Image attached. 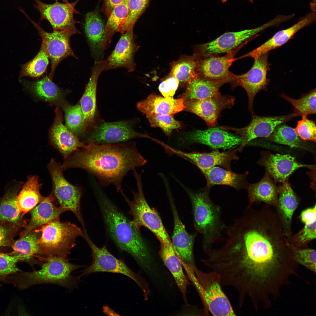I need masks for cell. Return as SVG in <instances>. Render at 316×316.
<instances>
[{
    "label": "cell",
    "mask_w": 316,
    "mask_h": 316,
    "mask_svg": "<svg viewBox=\"0 0 316 316\" xmlns=\"http://www.w3.org/2000/svg\"><path fill=\"white\" fill-rule=\"evenodd\" d=\"M226 227L225 244L214 248L212 255L238 276L253 281H266L293 261L273 208H247Z\"/></svg>",
    "instance_id": "6da1fadb"
},
{
    "label": "cell",
    "mask_w": 316,
    "mask_h": 316,
    "mask_svg": "<svg viewBox=\"0 0 316 316\" xmlns=\"http://www.w3.org/2000/svg\"><path fill=\"white\" fill-rule=\"evenodd\" d=\"M88 142L86 148L80 149L66 159L62 166L64 170L72 168L86 170L97 178L101 187L112 185L120 192L128 173L147 162L134 142L103 144Z\"/></svg>",
    "instance_id": "7a4b0ae2"
},
{
    "label": "cell",
    "mask_w": 316,
    "mask_h": 316,
    "mask_svg": "<svg viewBox=\"0 0 316 316\" xmlns=\"http://www.w3.org/2000/svg\"><path fill=\"white\" fill-rule=\"evenodd\" d=\"M100 203L108 232L118 246L131 255L145 272L152 275L156 265L140 232L106 195L98 184L93 188Z\"/></svg>",
    "instance_id": "3957f363"
},
{
    "label": "cell",
    "mask_w": 316,
    "mask_h": 316,
    "mask_svg": "<svg viewBox=\"0 0 316 316\" xmlns=\"http://www.w3.org/2000/svg\"><path fill=\"white\" fill-rule=\"evenodd\" d=\"M41 269L31 272H18L8 276L4 282L11 284L20 290L35 285L53 284L62 286L70 291L78 287V277L72 276L74 271L83 267L70 263L66 257H47Z\"/></svg>",
    "instance_id": "277c9868"
},
{
    "label": "cell",
    "mask_w": 316,
    "mask_h": 316,
    "mask_svg": "<svg viewBox=\"0 0 316 316\" xmlns=\"http://www.w3.org/2000/svg\"><path fill=\"white\" fill-rule=\"evenodd\" d=\"M175 179L190 200L194 226L202 235L204 251L212 247L216 242L224 241L222 232L227 226L221 219V208L211 200L208 189L195 191L185 186L177 178Z\"/></svg>",
    "instance_id": "5b68a950"
},
{
    "label": "cell",
    "mask_w": 316,
    "mask_h": 316,
    "mask_svg": "<svg viewBox=\"0 0 316 316\" xmlns=\"http://www.w3.org/2000/svg\"><path fill=\"white\" fill-rule=\"evenodd\" d=\"M181 262L189 280L195 287L203 306L205 315L209 312L214 316H231L236 314L221 288V278L217 272H204L196 265Z\"/></svg>",
    "instance_id": "8992f818"
},
{
    "label": "cell",
    "mask_w": 316,
    "mask_h": 316,
    "mask_svg": "<svg viewBox=\"0 0 316 316\" xmlns=\"http://www.w3.org/2000/svg\"><path fill=\"white\" fill-rule=\"evenodd\" d=\"M40 227L39 254L47 257H66L75 246L76 239L83 235L80 228L69 222H62L59 217Z\"/></svg>",
    "instance_id": "52a82bcc"
},
{
    "label": "cell",
    "mask_w": 316,
    "mask_h": 316,
    "mask_svg": "<svg viewBox=\"0 0 316 316\" xmlns=\"http://www.w3.org/2000/svg\"><path fill=\"white\" fill-rule=\"evenodd\" d=\"M133 175L136 181L137 190L132 191L133 199L131 200L121 189L120 192L130 208L129 213L132 216V224L140 232L142 226L146 227L162 241L172 245L169 236L157 212L150 207L144 196L141 179L144 171L139 174L135 169Z\"/></svg>",
    "instance_id": "ba28073f"
},
{
    "label": "cell",
    "mask_w": 316,
    "mask_h": 316,
    "mask_svg": "<svg viewBox=\"0 0 316 316\" xmlns=\"http://www.w3.org/2000/svg\"><path fill=\"white\" fill-rule=\"evenodd\" d=\"M83 236L87 243L92 258L90 265L82 271L78 277L93 273L107 272L122 274L132 279L142 291L144 300H147L150 291L149 285L145 279L130 268L123 261L118 259L111 253L106 245L99 248L90 239L85 230H83Z\"/></svg>",
    "instance_id": "9c48e42d"
},
{
    "label": "cell",
    "mask_w": 316,
    "mask_h": 316,
    "mask_svg": "<svg viewBox=\"0 0 316 316\" xmlns=\"http://www.w3.org/2000/svg\"><path fill=\"white\" fill-rule=\"evenodd\" d=\"M53 184V192L60 207L66 211L73 212L84 228L85 224L80 211L82 190L69 183L65 178L62 164L51 159L47 166Z\"/></svg>",
    "instance_id": "30bf717a"
},
{
    "label": "cell",
    "mask_w": 316,
    "mask_h": 316,
    "mask_svg": "<svg viewBox=\"0 0 316 316\" xmlns=\"http://www.w3.org/2000/svg\"><path fill=\"white\" fill-rule=\"evenodd\" d=\"M272 25L270 21L257 28L225 32L212 41L198 45L195 55L200 59H203L240 49L251 38Z\"/></svg>",
    "instance_id": "8fae6325"
},
{
    "label": "cell",
    "mask_w": 316,
    "mask_h": 316,
    "mask_svg": "<svg viewBox=\"0 0 316 316\" xmlns=\"http://www.w3.org/2000/svg\"><path fill=\"white\" fill-rule=\"evenodd\" d=\"M24 14L37 30L45 45L51 60V70L49 77L52 80L56 68L60 62L69 56L77 58L71 47L70 40L72 35L80 32L76 28L48 32Z\"/></svg>",
    "instance_id": "7c38bea8"
},
{
    "label": "cell",
    "mask_w": 316,
    "mask_h": 316,
    "mask_svg": "<svg viewBox=\"0 0 316 316\" xmlns=\"http://www.w3.org/2000/svg\"><path fill=\"white\" fill-rule=\"evenodd\" d=\"M296 116L294 113L279 116H261L253 114L250 123L246 126L238 128L224 126L220 128L224 130L234 131L240 136L241 141L238 149L241 152L252 140L259 138H268L277 126Z\"/></svg>",
    "instance_id": "4fadbf2b"
},
{
    "label": "cell",
    "mask_w": 316,
    "mask_h": 316,
    "mask_svg": "<svg viewBox=\"0 0 316 316\" xmlns=\"http://www.w3.org/2000/svg\"><path fill=\"white\" fill-rule=\"evenodd\" d=\"M268 53L255 59L252 67L246 73L236 75L233 87H242L247 93L248 101V109L254 114L253 102L256 94L261 90H265L269 83L267 74L269 69L268 61Z\"/></svg>",
    "instance_id": "5bb4252c"
},
{
    "label": "cell",
    "mask_w": 316,
    "mask_h": 316,
    "mask_svg": "<svg viewBox=\"0 0 316 316\" xmlns=\"http://www.w3.org/2000/svg\"><path fill=\"white\" fill-rule=\"evenodd\" d=\"M80 0L69 3H62L57 1L51 4L44 3L39 0H34V6L39 12L40 20H47L53 31H63L76 28L75 24L78 21L74 18L75 14L79 13L75 8Z\"/></svg>",
    "instance_id": "9a60e30c"
},
{
    "label": "cell",
    "mask_w": 316,
    "mask_h": 316,
    "mask_svg": "<svg viewBox=\"0 0 316 316\" xmlns=\"http://www.w3.org/2000/svg\"><path fill=\"white\" fill-rule=\"evenodd\" d=\"M181 145L187 146L195 143L205 145L215 149H232L240 145L241 139L226 130L217 127L197 130L190 133L182 138Z\"/></svg>",
    "instance_id": "2e32d148"
},
{
    "label": "cell",
    "mask_w": 316,
    "mask_h": 316,
    "mask_svg": "<svg viewBox=\"0 0 316 316\" xmlns=\"http://www.w3.org/2000/svg\"><path fill=\"white\" fill-rule=\"evenodd\" d=\"M235 101L233 96L221 95L212 98L191 99L184 101V110L200 117L209 127H212L216 126L221 111L231 108Z\"/></svg>",
    "instance_id": "e0dca14e"
},
{
    "label": "cell",
    "mask_w": 316,
    "mask_h": 316,
    "mask_svg": "<svg viewBox=\"0 0 316 316\" xmlns=\"http://www.w3.org/2000/svg\"><path fill=\"white\" fill-rule=\"evenodd\" d=\"M236 150L225 152L214 150L210 152H187L168 145L165 147V152L170 156L176 155L194 164L202 172L215 166H219L226 169L231 170L230 164L233 160L238 159Z\"/></svg>",
    "instance_id": "ac0fdd59"
},
{
    "label": "cell",
    "mask_w": 316,
    "mask_h": 316,
    "mask_svg": "<svg viewBox=\"0 0 316 316\" xmlns=\"http://www.w3.org/2000/svg\"><path fill=\"white\" fill-rule=\"evenodd\" d=\"M240 49H237L225 55L219 56H212L200 59L198 64L199 77L215 81L226 80L233 84L236 75L229 69L233 62L236 60L234 57Z\"/></svg>",
    "instance_id": "d6986e66"
},
{
    "label": "cell",
    "mask_w": 316,
    "mask_h": 316,
    "mask_svg": "<svg viewBox=\"0 0 316 316\" xmlns=\"http://www.w3.org/2000/svg\"><path fill=\"white\" fill-rule=\"evenodd\" d=\"M146 137L145 135L135 130L128 121L103 122L95 126L88 142L99 144L114 143Z\"/></svg>",
    "instance_id": "ffe728a7"
},
{
    "label": "cell",
    "mask_w": 316,
    "mask_h": 316,
    "mask_svg": "<svg viewBox=\"0 0 316 316\" xmlns=\"http://www.w3.org/2000/svg\"><path fill=\"white\" fill-rule=\"evenodd\" d=\"M258 163L264 166L266 172L275 182L286 181L293 172L302 167L314 168L315 166L302 164L289 154L262 152Z\"/></svg>",
    "instance_id": "44dd1931"
},
{
    "label": "cell",
    "mask_w": 316,
    "mask_h": 316,
    "mask_svg": "<svg viewBox=\"0 0 316 316\" xmlns=\"http://www.w3.org/2000/svg\"><path fill=\"white\" fill-rule=\"evenodd\" d=\"M167 193L174 218V230L171 241L172 247L183 262L189 265L195 266L193 248L196 234H190L187 232L179 217L171 191Z\"/></svg>",
    "instance_id": "7402d4cb"
},
{
    "label": "cell",
    "mask_w": 316,
    "mask_h": 316,
    "mask_svg": "<svg viewBox=\"0 0 316 316\" xmlns=\"http://www.w3.org/2000/svg\"><path fill=\"white\" fill-rule=\"evenodd\" d=\"M134 27L130 26L121 34L114 49L106 60L107 65L105 70L120 68H126L129 72L135 70L134 56L138 47L135 42Z\"/></svg>",
    "instance_id": "603a6c76"
},
{
    "label": "cell",
    "mask_w": 316,
    "mask_h": 316,
    "mask_svg": "<svg viewBox=\"0 0 316 316\" xmlns=\"http://www.w3.org/2000/svg\"><path fill=\"white\" fill-rule=\"evenodd\" d=\"M55 117L50 133L51 142L66 159L80 148L87 147L63 124L62 113L58 108L55 110Z\"/></svg>",
    "instance_id": "cb8c5ba5"
},
{
    "label": "cell",
    "mask_w": 316,
    "mask_h": 316,
    "mask_svg": "<svg viewBox=\"0 0 316 316\" xmlns=\"http://www.w3.org/2000/svg\"><path fill=\"white\" fill-rule=\"evenodd\" d=\"M23 184L13 180L6 185L4 194L0 198V223L10 224L19 228L27 226L23 219L24 215L18 209L16 202Z\"/></svg>",
    "instance_id": "d4e9b609"
},
{
    "label": "cell",
    "mask_w": 316,
    "mask_h": 316,
    "mask_svg": "<svg viewBox=\"0 0 316 316\" xmlns=\"http://www.w3.org/2000/svg\"><path fill=\"white\" fill-rule=\"evenodd\" d=\"M299 202V200L289 184L286 181L282 182L278 187V205L275 210L285 237L292 234V217Z\"/></svg>",
    "instance_id": "484cf974"
},
{
    "label": "cell",
    "mask_w": 316,
    "mask_h": 316,
    "mask_svg": "<svg viewBox=\"0 0 316 316\" xmlns=\"http://www.w3.org/2000/svg\"><path fill=\"white\" fill-rule=\"evenodd\" d=\"M107 65L106 60L95 62L92 73L80 100L83 116L84 130L94 123L96 110V90L99 78Z\"/></svg>",
    "instance_id": "4316f807"
},
{
    "label": "cell",
    "mask_w": 316,
    "mask_h": 316,
    "mask_svg": "<svg viewBox=\"0 0 316 316\" xmlns=\"http://www.w3.org/2000/svg\"><path fill=\"white\" fill-rule=\"evenodd\" d=\"M315 12L309 13L297 23L286 29L280 30L271 38L259 47L239 58L247 57L256 59L270 51L286 43L300 30L315 21Z\"/></svg>",
    "instance_id": "83f0119b"
},
{
    "label": "cell",
    "mask_w": 316,
    "mask_h": 316,
    "mask_svg": "<svg viewBox=\"0 0 316 316\" xmlns=\"http://www.w3.org/2000/svg\"><path fill=\"white\" fill-rule=\"evenodd\" d=\"M184 102L182 97L174 99L152 93L138 102L136 107L146 116L174 115L184 110Z\"/></svg>",
    "instance_id": "f1b7e54d"
},
{
    "label": "cell",
    "mask_w": 316,
    "mask_h": 316,
    "mask_svg": "<svg viewBox=\"0 0 316 316\" xmlns=\"http://www.w3.org/2000/svg\"><path fill=\"white\" fill-rule=\"evenodd\" d=\"M40 232L36 229L28 232L23 231L20 238L14 241L12 247L11 254L19 256L20 261L27 263L32 267L35 265H41L42 262L35 258L39 254L38 241Z\"/></svg>",
    "instance_id": "f546056e"
},
{
    "label": "cell",
    "mask_w": 316,
    "mask_h": 316,
    "mask_svg": "<svg viewBox=\"0 0 316 316\" xmlns=\"http://www.w3.org/2000/svg\"><path fill=\"white\" fill-rule=\"evenodd\" d=\"M159 242L160 257L173 276L184 301L187 303V289L190 283L184 272L180 258L176 253L172 245Z\"/></svg>",
    "instance_id": "4dcf8cb0"
},
{
    "label": "cell",
    "mask_w": 316,
    "mask_h": 316,
    "mask_svg": "<svg viewBox=\"0 0 316 316\" xmlns=\"http://www.w3.org/2000/svg\"><path fill=\"white\" fill-rule=\"evenodd\" d=\"M248 189V204L247 206L264 202L275 209L277 208L278 187L267 172L260 181L254 184H250Z\"/></svg>",
    "instance_id": "1f68e13d"
},
{
    "label": "cell",
    "mask_w": 316,
    "mask_h": 316,
    "mask_svg": "<svg viewBox=\"0 0 316 316\" xmlns=\"http://www.w3.org/2000/svg\"><path fill=\"white\" fill-rule=\"evenodd\" d=\"M105 26L99 14L96 11L88 12L85 15V30L95 62L102 60L104 51L101 48Z\"/></svg>",
    "instance_id": "d6a6232c"
},
{
    "label": "cell",
    "mask_w": 316,
    "mask_h": 316,
    "mask_svg": "<svg viewBox=\"0 0 316 316\" xmlns=\"http://www.w3.org/2000/svg\"><path fill=\"white\" fill-rule=\"evenodd\" d=\"M202 173L207 181L205 190L208 189L214 185H225L239 190L243 188L248 189L250 184L247 180L246 173L237 174L231 170L215 166L206 169Z\"/></svg>",
    "instance_id": "836d02e7"
},
{
    "label": "cell",
    "mask_w": 316,
    "mask_h": 316,
    "mask_svg": "<svg viewBox=\"0 0 316 316\" xmlns=\"http://www.w3.org/2000/svg\"><path fill=\"white\" fill-rule=\"evenodd\" d=\"M55 198L51 193L44 199L31 210L30 221L24 231L28 232L37 228L59 217L66 211L54 203Z\"/></svg>",
    "instance_id": "e575fe53"
},
{
    "label": "cell",
    "mask_w": 316,
    "mask_h": 316,
    "mask_svg": "<svg viewBox=\"0 0 316 316\" xmlns=\"http://www.w3.org/2000/svg\"><path fill=\"white\" fill-rule=\"evenodd\" d=\"M42 184L36 175L28 176L17 196L16 202L18 209L23 215L42 202L45 197L41 194Z\"/></svg>",
    "instance_id": "d590c367"
},
{
    "label": "cell",
    "mask_w": 316,
    "mask_h": 316,
    "mask_svg": "<svg viewBox=\"0 0 316 316\" xmlns=\"http://www.w3.org/2000/svg\"><path fill=\"white\" fill-rule=\"evenodd\" d=\"M229 82L226 80L215 81L198 77L188 84L182 98L184 101L191 99H209L217 97L221 94L219 89L224 84Z\"/></svg>",
    "instance_id": "8d00e7d4"
},
{
    "label": "cell",
    "mask_w": 316,
    "mask_h": 316,
    "mask_svg": "<svg viewBox=\"0 0 316 316\" xmlns=\"http://www.w3.org/2000/svg\"><path fill=\"white\" fill-rule=\"evenodd\" d=\"M129 0H124L114 8L108 18L105 29L101 48L104 51L109 47L113 35L117 32L128 12Z\"/></svg>",
    "instance_id": "74e56055"
},
{
    "label": "cell",
    "mask_w": 316,
    "mask_h": 316,
    "mask_svg": "<svg viewBox=\"0 0 316 316\" xmlns=\"http://www.w3.org/2000/svg\"><path fill=\"white\" fill-rule=\"evenodd\" d=\"M282 124L277 126L268 137L269 140L291 147L309 150V145L298 136L295 128Z\"/></svg>",
    "instance_id": "f35d334b"
},
{
    "label": "cell",
    "mask_w": 316,
    "mask_h": 316,
    "mask_svg": "<svg viewBox=\"0 0 316 316\" xmlns=\"http://www.w3.org/2000/svg\"><path fill=\"white\" fill-rule=\"evenodd\" d=\"M199 58L195 54L182 59L174 64L171 70V76L181 83L189 84L199 77L198 64Z\"/></svg>",
    "instance_id": "ab89813d"
},
{
    "label": "cell",
    "mask_w": 316,
    "mask_h": 316,
    "mask_svg": "<svg viewBox=\"0 0 316 316\" xmlns=\"http://www.w3.org/2000/svg\"><path fill=\"white\" fill-rule=\"evenodd\" d=\"M49 59L45 45L42 42L40 49L36 56L21 66L20 77L28 76L37 78L40 77L46 71Z\"/></svg>",
    "instance_id": "60d3db41"
},
{
    "label": "cell",
    "mask_w": 316,
    "mask_h": 316,
    "mask_svg": "<svg viewBox=\"0 0 316 316\" xmlns=\"http://www.w3.org/2000/svg\"><path fill=\"white\" fill-rule=\"evenodd\" d=\"M25 84L37 97L46 101H56L61 96L60 89L47 76L37 81Z\"/></svg>",
    "instance_id": "b9f144b4"
},
{
    "label": "cell",
    "mask_w": 316,
    "mask_h": 316,
    "mask_svg": "<svg viewBox=\"0 0 316 316\" xmlns=\"http://www.w3.org/2000/svg\"><path fill=\"white\" fill-rule=\"evenodd\" d=\"M281 97L289 102L294 108L296 116L315 114L316 112V91L313 90L297 99L290 97L284 94Z\"/></svg>",
    "instance_id": "7bdbcfd3"
},
{
    "label": "cell",
    "mask_w": 316,
    "mask_h": 316,
    "mask_svg": "<svg viewBox=\"0 0 316 316\" xmlns=\"http://www.w3.org/2000/svg\"><path fill=\"white\" fill-rule=\"evenodd\" d=\"M286 245L291 252L295 261L311 271L316 272V252L315 250L309 247L300 248L295 246L285 241Z\"/></svg>",
    "instance_id": "ee69618b"
},
{
    "label": "cell",
    "mask_w": 316,
    "mask_h": 316,
    "mask_svg": "<svg viewBox=\"0 0 316 316\" xmlns=\"http://www.w3.org/2000/svg\"><path fill=\"white\" fill-rule=\"evenodd\" d=\"M150 0H129L127 14L121 23L117 32L123 34L130 27L134 25L147 7Z\"/></svg>",
    "instance_id": "f6af8a7d"
},
{
    "label": "cell",
    "mask_w": 316,
    "mask_h": 316,
    "mask_svg": "<svg viewBox=\"0 0 316 316\" xmlns=\"http://www.w3.org/2000/svg\"><path fill=\"white\" fill-rule=\"evenodd\" d=\"M316 222L305 224L303 227L295 234L284 237L286 241L300 248L308 247V243L316 237Z\"/></svg>",
    "instance_id": "bcb514c9"
},
{
    "label": "cell",
    "mask_w": 316,
    "mask_h": 316,
    "mask_svg": "<svg viewBox=\"0 0 316 316\" xmlns=\"http://www.w3.org/2000/svg\"><path fill=\"white\" fill-rule=\"evenodd\" d=\"M151 126L159 127L167 136H170L173 130L181 128L180 122L175 119L173 115L146 116Z\"/></svg>",
    "instance_id": "7dc6e473"
},
{
    "label": "cell",
    "mask_w": 316,
    "mask_h": 316,
    "mask_svg": "<svg viewBox=\"0 0 316 316\" xmlns=\"http://www.w3.org/2000/svg\"><path fill=\"white\" fill-rule=\"evenodd\" d=\"M65 112L66 125L70 131L77 133L84 130L83 116L80 105L68 106Z\"/></svg>",
    "instance_id": "c3c4849f"
},
{
    "label": "cell",
    "mask_w": 316,
    "mask_h": 316,
    "mask_svg": "<svg viewBox=\"0 0 316 316\" xmlns=\"http://www.w3.org/2000/svg\"><path fill=\"white\" fill-rule=\"evenodd\" d=\"M19 256L0 253V281H4L8 276L21 271L17 266Z\"/></svg>",
    "instance_id": "681fc988"
},
{
    "label": "cell",
    "mask_w": 316,
    "mask_h": 316,
    "mask_svg": "<svg viewBox=\"0 0 316 316\" xmlns=\"http://www.w3.org/2000/svg\"><path fill=\"white\" fill-rule=\"evenodd\" d=\"M307 116H302L295 128L298 136L304 141L316 142V126L315 122L309 119Z\"/></svg>",
    "instance_id": "f907efd6"
},
{
    "label": "cell",
    "mask_w": 316,
    "mask_h": 316,
    "mask_svg": "<svg viewBox=\"0 0 316 316\" xmlns=\"http://www.w3.org/2000/svg\"><path fill=\"white\" fill-rule=\"evenodd\" d=\"M19 229L10 224L0 223V247L12 246Z\"/></svg>",
    "instance_id": "816d5d0a"
},
{
    "label": "cell",
    "mask_w": 316,
    "mask_h": 316,
    "mask_svg": "<svg viewBox=\"0 0 316 316\" xmlns=\"http://www.w3.org/2000/svg\"><path fill=\"white\" fill-rule=\"evenodd\" d=\"M179 83L178 80L171 76L161 83L159 87V91L164 97H173Z\"/></svg>",
    "instance_id": "f5cc1de1"
},
{
    "label": "cell",
    "mask_w": 316,
    "mask_h": 316,
    "mask_svg": "<svg viewBox=\"0 0 316 316\" xmlns=\"http://www.w3.org/2000/svg\"><path fill=\"white\" fill-rule=\"evenodd\" d=\"M300 219L305 225L310 224L316 222V205L315 204L312 207L308 208L302 211Z\"/></svg>",
    "instance_id": "db71d44e"
},
{
    "label": "cell",
    "mask_w": 316,
    "mask_h": 316,
    "mask_svg": "<svg viewBox=\"0 0 316 316\" xmlns=\"http://www.w3.org/2000/svg\"><path fill=\"white\" fill-rule=\"evenodd\" d=\"M102 1V11L108 18L112 11L124 0H100Z\"/></svg>",
    "instance_id": "11a10c76"
},
{
    "label": "cell",
    "mask_w": 316,
    "mask_h": 316,
    "mask_svg": "<svg viewBox=\"0 0 316 316\" xmlns=\"http://www.w3.org/2000/svg\"><path fill=\"white\" fill-rule=\"evenodd\" d=\"M103 312L104 313L107 315H119V314H117L107 305L103 306Z\"/></svg>",
    "instance_id": "9f6ffc18"
},
{
    "label": "cell",
    "mask_w": 316,
    "mask_h": 316,
    "mask_svg": "<svg viewBox=\"0 0 316 316\" xmlns=\"http://www.w3.org/2000/svg\"><path fill=\"white\" fill-rule=\"evenodd\" d=\"M55 0L56 1H58V0ZM61 0L64 3H67L68 2V0Z\"/></svg>",
    "instance_id": "6f0895ef"
},
{
    "label": "cell",
    "mask_w": 316,
    "mask_h": 316,
    "mask_svg": "<svg viewBox=\"0 0 316 316\" xmlns=\"http://www.w3.org/2000/svg\"><path fill=\"white\" fill-rule=\"evenodd\" d=\"M221 1L223 3H224L226 2L227 0H221Z\"/></svg>",
    "instance_id": "680465c9"
}]
</instances>
